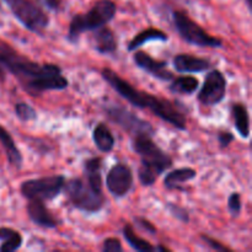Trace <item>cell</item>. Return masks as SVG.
I'll return each mask as SVG.
<instances>
[{"mask_svg":"<svg viewBox=\"0 0 252 252\" xmlns=\"http://www.w3.org/2000/svg\"><path fill=\"white\" fill-rule=\"evenodd\" d=\"M154 135L137 134L132 137V149L140 157L138 179L144 187H150L174 164V160L153 139Z\"/></svg>","mask_w":252,"mask_h":252,"instance_id":"cell-3","label":"cell"},{"mask_svg":"<svg viewBox=\"0 0 252 252\" xmlns=\"http://www.w3.org/2000/svg\"><path fill=\"white\" fill-rule=\"evenodd\" d=\"M245 1H246V5H248L249 11L251 12V10H252V0H245Z\"/></svg>","mask_w":252,"mask_h":252,"instance_id":"cell-33","label":"cell"},{"mask_svg":"<svg viewBox=\"0 0 252 252\" xmlns=\"http://www.w3.org/2000/svg\"><path fill=\"white\" fill-rule=\"evenodd\" d=\"M12 15L30 32L42 36L49 26L48 14L36 0H4Z\"/></svg>","mask_w":252,"mask_h":252,"instance_id":"cell-6","label":"cell"},{"mask_svg":"<svg viewBox=\"0 0 252 252\" xmlns=\"http://www.w3.org/2000/svg\"><path fill=\"white\" fill-rule=\"evenodd\" d=\"M134 225L137 226L139 230L144 231V233L150 234V235H157V228L150 223L148 219L142 218V217H135L134 218Z\"/></svg>","mask_w":252,"mask_h":252,"instance_id":"cell-28","label":"cell"},{"mask_svg":"<svg viewBox=\"0 0 252 252\" xmlns=\"http://www.w3.org/2000/svg\"><path fill=\"white\" fill-rule=\"evenodd\" d=\"M0 143H1L2 148L5 150L7 161L14 167L20 169L22 166V162H24V158H22V154L19 150V148L15 144L12 135L1 125H0Z\"/></svg>","mask_w":252,"mask_h":252,"instance_id":"cell-18","label":"cell"},{"mask_svg":"<svg viewBox=\"0 0 252 252\" xmlns=\"http://www.w3.org/2000/svg\"><path fill=\"white\" fill-rule=\"evenodd\" d=\"M15 115L21 122H30L37 118V111L26 102H17L14 106Z\"/></svg>","mask_w":252,"mask_h":252,"instance_id":"cell-25","label":"cell"},{"mask_svg":"<svg viewBox=\"0 0 252 252\" xmlns=\"http://www.w3.org/2000/svg\"><path fill=\"white\" fill-rule=\"evenodd\" d=\"M201 239L203 240V243L206 244L207 246H208L209 249H212V250L214 251H230V249L226 248V246H224L223 244H220L219 241H217L216 239L211 238V236L206 235V234H202L201 235Z\"/></svg>","mask_w":252,"mask_h":252,"instance_id":"cell-30","label":"cell"},{"mask_svg":"<svg viewBox=\"0 0 252 252\" xmlns=\"http://www.w3.org/2000/svg\"><path fill=\"white\" fill-rule=\"evenodd\" d=\"M64 184H65V177L63 175H51V176L24 181L20 186V191L22 197L29 201L30 199L52 201L62 193Z\"/></svg>","mask_w":252,"mask_h":252,"instance_id":"cell-8","label":"cell"},{"mask_svg":"<svg viewBox=\"0 0 252 252\" xmlns=\"http://www.w3.org/2000/svg\"><path fill=\"white\" fill-rule=\"evenodd\" d=\"M243 209V202H241V194L239 192H233L228 198V211L231 217L238 218L241 214Z\"/></svg>","mask_w":252,"mask_h":252,"instance_id":"cell-27","label":"cell"},{"mask_svg":"<svg viewBox=\"0 0 252 252\" xmlns=\"http://www.w3.org/2000/svg\"><path fill=\"white\" fill-rule=\"evenodd\" d=\"M172 64L176 71L182 74L203 73L212 66V63L208 59L187 53L176 54L172 59Z\"/></svg>","mask_w":252,"mask_h":252,"instance_id":"cell-15","label":"cell"},{"mask_svg":"<svg viewBox=\"0 0 252 252\" xmlns=\"http://www.w3.org/2000/svg\"><path fill=\"white\" fill-rule=\"evenodd\" d=\"M117 12V6L112 0H97L85 14H76L71 19L68 30V41L76 43L84 32L94 31L112 21Z\"/></svg>","mask_w":252,"mask_h":252,"instance_id":"cell-4","label":"cell"},{"mask_svg":"<svg viewBox=\"0 0 252 252\" xmlns=\"http://www.w3.org/2000/svg\"><path fill=\"white\" fill-rule=\"evenodd\" d=\"M132 169L126 162H117L113 165L106 176V187L115 198H123L130 192L133 187Z\"/></svg>","mask_w":252,"mask_h":252,"instance_id":"cell-11","label":"cell"},{"mask_svg":"<svg viewBox=\"0 0 252 252\" xmlns=\"http://www.w3.org/2000/svg\"><path fill=\"white\" fill-rule=\"evenodd\" d=\"M93 140L101 153H110L115 148L116 139L106 123L100 122L93 130Z\"/></svg>","mask_w":252,"mask_h":252,"instance_id":"cell-20","label":"cell"},{"mask_svg":"<svg viewBox=\"0 0 252 252\" xmlns=\"http://www.w3.org/2000/svg\"><path fill=\"white\" fill-rule=\"evenodd\" d=\"M170 91L181 95H192L199 86V80L192 75H182L172 79Z\"/></svg>","mask_w":252,"mask_h":252,"instance_id":"cell-24","label":"cell"},{"mask_svg":"<svg viewBox=\"0 0 252 252\" xmlns=\"http://www.w3.org/2000/svg\"><path fill=\"white\" fill-rule=\"evenodd\" d=\"M150 41H161L166 42L169 41V36H167L166 32L161 31L159 29H155V27H149V29L143 30L142 32L135 34L132 38V41L128 43V51L133 52L135 49H138L139 47L144 46L147 42Z\"/></svg>","mask_w":252,"mask_h":252,"instance_id":"cell-21","label":"cell"},{"mask_svg":"<svg viewBox=\"0 0 252 252\" xmlns=\"http://www.w3.org/2000/svg\"><path fill=\"white\" fill-rule=\"evenodd\" d=\"M197 171L192 167H180L166 174L164 177V186L167 189H184V185L196 179Z\"/></svg>","mask_w":252,"mask_h":252,"instance_id":"cell-17","label":"cell"},{"mask_svg":"<svg viewBox=\"0 0 252 252\" xmlns=\"http://www.w3.org/2000/svg\"><path fill=\"white\" fill-rule=\"evenodd\" d=\"M0 241H1L0 251L14 252L21 248L24 239H22V235L17 230L6 228V226H1L0 228Z\"/></svg>","mask_w":252,"mask_h":252,"instance_id":"cell-22","label":"cell"},{"mask_svg":"<svg viewBox=\"0 0 252 252\" xmlns=\"http://www.w3.org/2000/svg\"><path fill=\"white\" fill-rule=\"evenodd\" d=\"M46 6L48 9L53 10V11H58L61 9V5H62V0H43Z\"/></svg>","mask_w":252,"mask_h":252,"instance_id":"cell-32","label":"cell"},{"mask_svg":"<svg viewBox=\"0 0 252 252\" xmlns=\"http://www.w3.org/2000/svg\"><path fill=\"white\" fill-rule=\"evenodd\" d=\"M27 214L32 223L41 228L54 229L59 225L58 219L51 213L41 199H30L27 204Z\"/></svg>","mask_w":252,"mask_h":252,"instance_id":"cell-13","label":"cell"},{"mask_svg":"<svg viewBox=\"0 0 252 252\" xmlns=\"http://www.w3.org/2000/svg\"><path fill=\"white\" fill-rule=\"evenodd\" d=\"M234 139H235V137H234L233 133L225 132V130L218 133V142L221 149H226L234 142Z\"/></svg>","mask_w":252,"mask_h":252,"instance_id":"cell-31","label":"cell"},{"mask_svg":"<svg viewBox=\"0 0 252 252\" xmlns=\"http://www.w3.org/2000/svg\"><path fill=\"white\" fill-rule=\"evenodd\" d=\"M231 117L234 120V126L236 130L244 139L250 138V115L249 110L244 103H234L230 107Z\"/></svg>","mask_w":252,"mask_h":252,"instance_id":"cell-19","label":"cell"},{"mask_svg":"<svg viewBox=\"0 0 252 252\" xmlns=\"http://www.w3.org/2000/svg\"><path fill=\"white\" fill-rule=\"evenodd\" d=\"M172 20L176 31L184 41L192 46L203 47V48H221L223 41L220 38L209 34L203 27L189 16L186 11L176 10L172 12Z\"/></svg>","mask_w":252,"mask_h":252,"instance_id":"cell-7","label":"cell"},{"mask_svg":"<svg viewBox=\"0 0 252 252\" xmlns=\"http://www.w3.org/2000/svg\"><path fill=\"white\" fill-rule=\"evenodd\" d=\"M122 234L125 240L127 241L128 245L135 251L139 252H149L154 251L155 252V246H153L149 241H147L145 239L140 238L135 230L133 229V226L130 224H125L122 229Z\"/></svg>","mask_w":252,"mask_h":252,"instance_id":"cell-23","label":"cell"},{"mask_svg":"<svg viewBox=\"0 0 252 252\" xmlns=\"http://www.w3.org/2000/svg\"><path fill=\"white\" fill-rule=\"evenodd\" d=\"M102 166H103V160L101 157L90 158L84 162V179L88 181L93 189L96 191H102Z\"/></svg>","mask_w":252,"mask_h":252,"instance_id":"cell-16","label":"cell"},{"mask_svg":"<svg viewBox=\"0 0 252 252\" xmlns=\"http://www.w3.org/2000/svg\"><path fill=\"white\" fill-rule=\"evenodd\" d=\"M9 71L31 96H39L46 91H61L68 88L69 81L62 75L57 64H39L5 42H0V73Z\"/></svg>","mask_w":252,"mask_h":252,"instance_id":"cell-1","label":"cell"},{"mask_svg":"<svg viewBox=\"0 0 252 252\" xmlns=\"http://www.w3.org/2000/svg\"><path fill=\"white\" fill-rule=\"evenodd\" d=\"M226 85V79L220 70L213 69L209 71L204 78L203 85L197 96L199 103L207 107L219 105L225 97Z\"/></svg>","mask_w":252,"mask_h":252,"instance_id":"cell-10","label":"cell"},{"mask_svg":"<svg viewBox=\"0 0 252 252\" xmlns=\"http://www.w3.org/2000/svg\"><path fill=\"white\" fill-rule=\"evenodd\" d=\"M101 250L103 252H121L123 251V246L117 238H107L103 240Z\"/></svg>","mask_w":252,"mask_h":252,"instance_id":"cell-29","label":"cell"},{"mask_svg":"<svg viewBox=\"0 0 252 252\" xmlns=\"http://www.w3.org/2000/svg\"><path fill=\"white\" fill-rule=\"evenodd\" d=\"M101 75H102L103 80L110 84L113 90L117 91L132 106L142 108V110L152 111L157 117L167 122L176 129L186 130V115L180 110V107L175 102L167 100V98L153 96L145 91H140L133 88L127 80L121 78L115 70L110 68L102 69Z\"/></svg>","mask_w":252,"mask_h":252,"instance_id":"cell-2","label":"cell"},{"mask_svg":"<svg viewBox=\"0 0 252 252\" xmlns=\"http://www.w3.org/2000/svg\"><path fill=\"white\" fill-rule=\"evenodd\" d=\"M91 42H93V47L95 48V51L103 56L115 54L118 49L117 37H116L115 32L106 25L94 30L93 34H91Z\"/></svg>","mask_w":252,"mask_h":252,"instance_id":"cell-14","label":"cell"},{"mask_svg":"<svg viewBox=\"0 0 252 252\" xmlns=\"http://www.w3.org/2000/svg\"><path fill=\"white\" fill-rule=\"evenodd\" d=\"M63 191L69 203L84 213H97L105 206L103 192L93 189L84 177L65 180Z\"/></svg>","mask_w":252,"mask_h":252,"instance_id":"cell-5","label":"cell"},{"mask_svg":"<svg viewBox=\"0 0 252 252\" xmlns=\"http://www.w3.org/2000/svg\"><path fill=\"white\" fill-rule=\"evenodd\" d=\"M105 112L107 115V117L112 121L113 123H116L117 126H120L123 130L128 133L130 137H134L137 134H145L154 135L155 129L153 128V126L150 125L147 121L142 120L140 117H138L137 115H134L133 112H130L129 110H127L126 107L118 105H111L106 106Z\"/></svg>","mask_w":252,"mask_h":252,"instance_id":"cell-9","label":"cell"},{"mask_svg":"<svg viewBox=\"0 0 252 252\" xmlns=\"http://www.w3.org/2000/svg\"><path fill=\"white\" fill-rule=\"evenodd\" d=\"M133 61H134L135 65L139 69L144 70L145 73L150 74L154 78L159 79L162 81H171L175 78L172 71L167 69L166 62L158 61L150 57L147 52L138 51L135 52L133 56Z\"/></svg>","mask_w":252,"mask_h":252,"instance_id":"cell-12","label":"cell"},{"mask_svg":"<svg viewBox=\"0 0 252 252\" xmlns=\"http://www.w3.org/2000/svg\"><path fill=\"white\" fill-rule=\"evenodd\" d=\"M166 209L174 218H176L177 220L181 221V223L186 224L189 221V213L185 207L180 206V204L177 203L169 202V203L166 204Z\"/></svg>","mask_w":252,"mask_h":252,"instance_id":"cell-26","label":"cell"}]
</instances>
